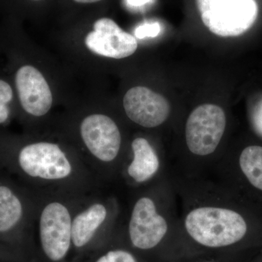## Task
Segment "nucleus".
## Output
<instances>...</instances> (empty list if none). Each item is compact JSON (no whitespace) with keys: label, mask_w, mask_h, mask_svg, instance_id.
I'll return each mask as SVG.
<instances>
[{"label":"nucleus","mask_w":262,"mask_h":262,"mask_svg":"<svg viewBox=\"0 0 262 262\" xmlns=\"http://www.w3.org/2000/svg\"><path fill=\"white\" fill-rule=\"evenodd\" d=\"M178 198L183 232L195 244L220 249L244 241L262 213L208 174L183 175L170 170Z\"/></svg>","instance_id":"1"},{"label":"nucleus","mask_w":262,"mask_h":262,"mask_svg":"<svg viewBox=\"0 0 262 262\" xmlns=\"http://www.w3.org/2000/svg\"><path fill=\"white\" fill-rule=\"evenodd\" d=\"M173 229L183 232L178 198L169 172L154 181L152 194L139 196L134 203L127 234L133 248L147 251L163 244Z\"/></svg>","instance_id":"2"},{"label":"nucleus","mask_w":262,"mask_h":262,"mask_svg":"<svg viewBox=\"0 0 262 262\" xmlns=\"http://www.w3.org/2000/svg\"><path fill=\"white\" fill-rule=\"evenodd\" d=\"M227 116L218 105L205 103L193 110L184 129L189 159L180 168H170L183 175L206 173L217 161L216 152L227 128Z\"/></svg>","instance_id":"3"},{"label":"nucleus","mask_w":262,"mask_h":262,"mask_svg":"<svg viewBox=\"0 0 262 262\" xmlns=\"http://www.w3.org/2000/svg\"><path fill=\"white\" fill-rule=\"evenodd\" d=\"M206 173L262 213V146H246L233 159L220 158Z\"/></svg>","instance_id":"4"},{"label":"nucleus","mask_w":262,"mask_h":262,"mask_svg":"<svg viewBox=\"0 0 262 262\" xmlns=\"http://www.w3.org/2000/svg\"><path fill=\"white\" fill-rule=\"evenodd\" d=\"M202 20L210 32L222 37L242 35L258 16L255 0H196Z\"/></svg>","instance_id":"5"},{"label":"nucleus","mask_w":262,"mask_h":262,"mask_svg":"<svg viewBox=\"0 0 262 262\" xmlns=\"http://www.w3.org/2000/svg\"><path fill=\"white\" fill-rule=\"evenodd\" d=\"M72 221L67 207L58 202L45 207L39 220V244L48 262H64L72 244Z\"/></svg>","instance_id":"6"},{"label":"nucleus","mask_w":262,"mask_h":262,"mask_svg":"<svg viewBox=\"0 0 262 262\" xmlns=\"http://www.w3.org/2000/svg\"><path fill=\"white\" fill-rule=\"evenodd\" d=\"M20 168L34 178L59 180L72 173V165L64 152L57 144L37 142L20 149L18 155Z\"/></svg>","instance_id":"7"},{"label":"nucleus","mask_w":262,"mask_h":262,"mask_svg":"<svg viewBox=\"0 0 262 262\" xmlns=\"http://www.w3.org/2000/svg\"><path fill=\"white\" fill-rule=\"evenodd\" d=\"M80 134L91 154L104 163L116 160L121 149L120 129L111 117L101 114L89 115L82 120Z\"/></svg>","instance_id":"8"},{"label":"nucleus","mask_w":262,"mask_h":262,"mask_svg":"<svg viewBox=\"0 0 262 262\" xmlns=\"http://www.w3.org/2000/svg\"><path fill=\"white\" fill-rule=\"evenodd\" d=\"M13 81L19 103L26 113L41 117L49 112L53 95L47 80L36 67L30 64L16 67Z\"/></svg>","instance_id":"9"},{"label":"nucleus","mask_w":262,"mask_h":262,"mask_svg":"<svg viewBox=\"0 0 262 262\" xmlns=\"http://www.w3.org/2000/svg\"><path fill=\"white\" fill-rule=\"evenodd\" d=\"M123 107L127 117L146 128L163 125L170 115L168 100L146 87L132 88L123 98Z\"/></svg>","instance_id":"10"},{"label":"nucleus","mask_w":262,"mask_h":262,"mask_svg":"<svg viewBox=\"0 0 262 262\" xmlns=\"http://www.w3.org/2000/svg\"><path fill=\"white\" fill-rule=\"evenodd\" d=\"M84 43L90 51L98 56L115 59L132 56L138 48L136 38L108 18L95 22L94 30L87 34Z\"/></svg>","instance_id":"11"},{"label":"nucleus","mask_w":262,"mask_h":262,"mask_svg":"<svg viewBox=\"0 0 262 262\" xmlns=\"http://www.w3.org/2000/svg\"><path fill=\"white\" fill-rule=\"evenodd\" d=\"M133 159L127 173L137 184L151 183L170 171V163L160 158L154 146L145 138H136L131 144Z\"/></svg>","instance_id":"12"},{"label":"nucleus","mask_w":262,"mask_h":262,"mask_svg":"<svg viewBox=\"0 0 262 262\" xmlns=\"http://www.w3.org/2000/svg\"><path fill=\"white\" fill-rule=\"evenodd\" d=\"M107 216L106 207L101 203L90 206L72 222V244L77 250L87 248L94 241L98 229Z\"/></svg>","instance_id":"13"},{"label":"nucleus","mask_w":262,"mask_h":262,"mask_svg":"<svg viewBox=\"0 0 262 262\" xmlns=\"http://www.w3.org/2000/svg\"><path fill=\"white\" fill-rule=\"evenodd\" d=\"M23 208L18 196L9 188L0 186V232H8L18 224Z\"/></svg>","instance_id":"14"},{"label":"nucleus","mask_w":262,"mask_h":262,"mask_svg":"<svg viewBox=\"0 0 262 262\" xmlns=\"http://www.w3.org/2000/svg\"><path fill=\"white\" fill-rule=\"evenodd\" d=\"M15 91L9 81L0 77V125L9 120Z\"/></svg>","instance_id":"15"},{"label":"nucleus","mask_w":262,"mask_h":262,"mask_svg":"<svg viewBox=\"0 0 262 262\" xmlns=\"http://www.w3.org/2000/svg\"><path fill=\"white\" fill-rule=\"evenodd\" d=\"M161 27L158 22L143 24L137 27L135 30V36L139 39L145 37H156L159 35Z\"/></svg>","instance_id":"16"},{"label":"nucleus","mask_w":262,"mask_h":262,"mask_svg":"<svg viewBox=\"0 0 262 262\" xmlns=\"http://www.w3.org/2000/svg\"><path fill=\"white\" fill-rule=\"evenodd\" d=\"M251 119L255 130L262 137V99L253 108Z\"/></svg>","instance_id":"17"},{"label":"nucleus","mask_w":262,"mask_h":262,"mask_svg":"<svg viewBox=\"0 0 262 262\" xmlns=\"http://www.w3.org/2000/svg\"><path fill=\"white\" fill-rule=\"evenodd\" d=\"M151 0H127L129 5L134 7L141 6L150 3Z\"/></svg>","instance_id":"18"},{"label":"nucleus","mask_w":262,"mask_h":262,"mask_svg":"<svg viewBox=\"0 0 262 262\" xmlns=\"http://www.w3.org/2000/svg\"><path fill=\"white\" fill-rule=\"evenodd\" d=\"M74 1L78 3H94L101 1V0H74Z\"/></svg>","instance_id":"19"},{"label":"nucleus","mask_w":262,"mask_h":262,"mask_svg":"<svg viewBox=\"0 0 262 262\" xmlns=\"http://www.w3.org/2000/svg\"><path fill=\"white\" fill-rule=\"evenodd\" d=\"M203 262H215V261H203Z\"/></svg>","instance_id":"20"},{"label":"nucleus","mask_w":262,"mask_h":262,"mask_svg":"<svg viewBox=\"0 0 262 262\" xmlns=\"http://www.w3.org/2000/svg\"><path fill=\"white\" fill-rule=\"evenodd\" d=\"M33 1H39V0H33Z\"/></svg>","instance_id":"21"}]
</instances>
